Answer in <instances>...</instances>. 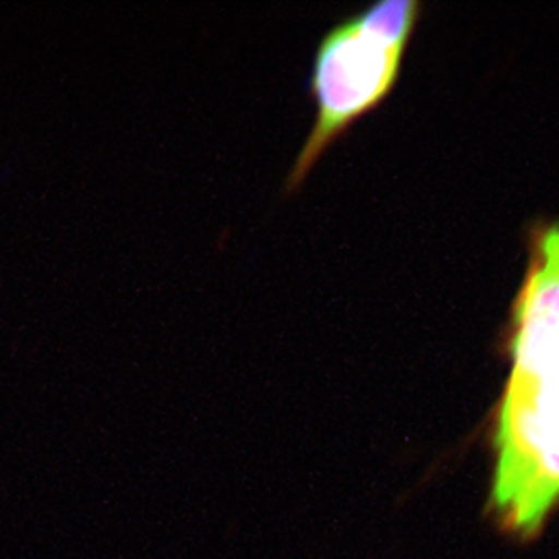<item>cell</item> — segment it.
<instances>
[{"label": "cell", "mask_w": 559, "mask_h": 559, "mask_svg": "<svg viewBox=\"0 0 559 559\" xmlns=\"http://www.w3.org/2000/svg\"><path fill=\"white\" fill-rule=\"evenodd\" d=\"M510 357L493 433L491 512L508 533L535 537L559 506V224L535 240Z\"/></svg>", "instance_id": "6da1fadb"}, {"label": "cell", "mask_w": 559, "mask_h": 559, "mask_svg": "<svg viewBox=\"0 0 559 559\" xmlns=\"http://www.w3.org/2000/svg\"><path fill=\"white\" fill-rule=\"evenodd\" d=\"M419 9L417 0H381L325 34L311 73L316 122L286 179L288 191L299 187L348 122L392 90Z\"/></svg>", "instance_id": "7a4b0ae2"}]
</instances>
